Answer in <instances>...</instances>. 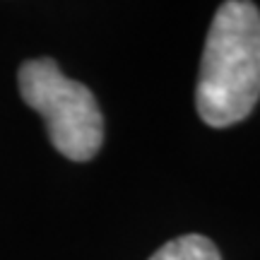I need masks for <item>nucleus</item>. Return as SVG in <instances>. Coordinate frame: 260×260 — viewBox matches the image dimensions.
Segmentation results:
<instances>
[{
    "label": "nucleus",
    "mask_w": 260,
    "mask_h": 260,
    "mask_svg": "<svg viewBox=\"0 0 260 260\" xmlns=\"http://www.w3.org/2000/svg\"><path fill=\"white\" fill-rule=\"evenodd\" d=\"M22 99L44 116L51 145L73 161H89L102 149L104 118L94 94L65 77L56 60L34 58L17 73Z\"/></svg>",
    "instance_id": "2"
},
{
    "label": "nucleus",
    "mask_w": 260,
    "mask_h": 260,
    "mask_svg": "<svg viewBox=\"0 0 260 260\" xmlns=\"http://www.w3.org/2000/svg\"><path fill=\"white\" fill-rule=\"evenodd\" d=\"M260 99V10L226 0L214 12L195 87L198 113L212 128L243 121Z\"/></svg>",
    "instance_id": "1"
},
{
    "label": "nucleus",
    "mask_w": 260,
    "mask_h": 260,
    "mask_svg": "<svg viewBox=\"0 0 260 260\" xmlns=\"http://www.w3.org/2000/svg\"><path fill=\"white\" fill-rule=\"evenodd\" d=\"M149 260H222L219 251L210 239H205L200 234H188L178 236L164 243Z\"/></svg>",
    "instance_id": "3"
}]
</instances>
